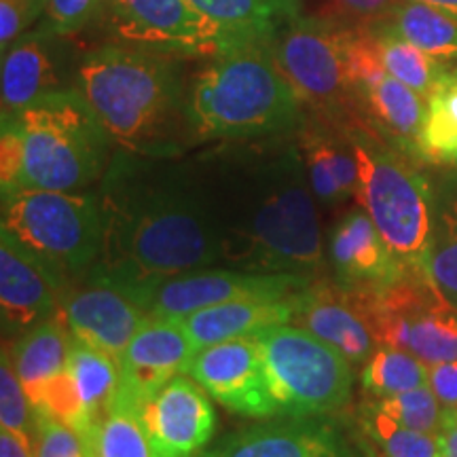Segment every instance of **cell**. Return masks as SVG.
<instances>
[{
	"label": "cell",
	"instance_id": "6da1fadb",
	"mask_svg": "<svg viewBox=\"0 0 457 457\" xmlns=\"http://www.w3.org/2000/svg\"><path fill=\"white\" fill-rule=\"evenodd\" d=\"M288 136L220 142L193 162L220 265L303 278L322 267L316 195Z\"/></svg>",
	"mask_w": 457,
	"mask_h": 457
},
{
	"label": "cell",
	"instance_id": "7a4b0ae2",
	"mask_svg": "<svg viewBox=\"0 0 457 457\" xmlns=\"http://www.w3.org/2000/svg\"><path fill=\"white\" fill-rule=\"evenodd\" d=\"M98 197L102 245L89 276L134 290L220 265L193 162L114 153Z\"/></svg>",
	"mask_w": 457,
	"mask_h": 457
},
{
	"label": "cell",
	"instance_id": "3957f363",
	"mask_svg": "<svg viewBox=\"0 0 457 457\" xmlns=\"http://www.w3.org/2000/svg\"><path fill=\"white\" fill-rule=\"evenodd\" d=\"M182 60L106 43L81 54L74 89L119 151L176 159L193 146Z\"/></svg>",
	"mask_w": 457,
	"mask_h": 457
},
{
	"label": "cell",
	"instance_id": "277c9868",
	"mask_svg": "<svg viewBox=\"0 0 457 457\" xmlns=\"http://www.w3.org/2000/svg\"><path fill=\"white\" fill-rule=\"evenodd\" d=\"M303 106L273 55L271 38L227 45L188 83L193 146L296 134L305 123Z\"/></svg>",
	"mask_w": 457,
	"mask_h": 457
},
{
	"label": "cell",
	"instance_id": "5b68a950",
	"mask_svg": "<svg viewBox=\"0 0 457 457\" xmlns=\"http://www.w3.org/2000/svg\"><path fill=\"white\" fill-rule=\"evenodd\" d=\"M24 136V187L85 191L104 179L112 138L77 89L9 114Z\"/></svg>",
	"mask_w": 457,
	"mask_h": 457
},
{
	"label": "cell",
	"instance_id": "8992f818",
	"mask_svg": "<svg viewBox=\"0 0 457 457\" xmlns=\"http://www.w3.org/2000/svg\"><path fill=\"white\" fill-rule=\"evenodd\" d=\"M360 168L356 199L394 256L409 271H421L430 248L436 197L424 176L364 128L345 129Z\"/></svg>",
	"mask_w": 457,
	"mask_h": 457
},
{
	"label": "cell",
	"instance_id": "52a82bcc",
	"mask_svg": "<svg viewBox=\"0 0 457 457\" xmlns=\"http://www.w3.org/2000/svg\"><path fill=\"white\" fill-rule=\"evenodd\" d=\"M66 278L91 270L102 245L98 193L21 187L3 195V228Z\"/></svg>",
	"mask_w": 457,
	"mask_h": 457
},
{
	"label": "cell",
	"instance_id": "ba28073f",
	"mask_svg": "<svg viewBox=\"0 0 457 457\" xmlns=\"http://www.w3.org/2000/svg\"><path fill=\"white\" fill-rule=\"evenodd\" d=\"M350 24L299 15L273 34L271 49L301 102L322 121L352 128L360 106L350 74Z\"/></svg>",
	"mask_w": 457,
	"mask_h": 457
},
{
	"label": "cell",
	"instance_id": "9c48e42d",
	"mask_svg": "<svg viewBox=\"0 0 457 457\" xmlns=\"http://www.w3.org/2000/svg\"><path fill=\"white\" fill-rule=\"evenodd\" d=\"M278 415L322 417L352 396L350 360L327 341L296 324L254 333Z\"/></svg>",
	"mask_w": 457,
	"mask_h": 457
},
{
	"label": "cell",
	"instance_id": "30bf717a",
	"mask_svg": "<svg viewBox=\"0 0 457 457\" xmlns=\"http://www.w3.org/2000/svg\"><path fill=\"white\" fill-rule=\"evenodd\" d=\"M350 295L381 345L413 353L430 367L457 360V310L421 271L377 293Z\"/></svg>",
	"mask_w": 457,
	"mask_h": 457
},
{
	"label": "cell",
	"instance_id": "8fae6325",
	"mask_svg": "<svg viewBox=\"0 0 457 457\" xmlns=\"http://www.w3.org/2000/svg\"><path fill=\"white\" fill-rule=\"evenodd\" d=\"M102 24L111 43L174 60H208L242 41L191 0H106Z\"/></svg>",
	"mask_w": 457,
	"mask_h": 457
},
{
	"label": "cell",
	"instance_id": "7c38bea8",
	"mask_svg": "<svg viewBox=\"0 0 457 457\" xmlns=\"http://www.w3.org/2000/svg\"><path fill=\"white\" fill-rule=\"evenodd\" d=\"M310 288V278L293 273H259L236 267H204L125 290L148 318H185L204 307L237 299H276Z\"/></svg>",
	"mask_w": 457,
	"mask_h": 457
},
{
	"label": "cell",
	"instance_id": "4fadbf2b",
	"mask_svg": "<svg viewBox=\"0 0 457 457\" xmlns=\"http://www.w3.org/2000/svg\"><path fill=\"white\" fill-rule=\"evenodd\" d=\"M68 38L37 21L3 54V114L20 112L57 91L74 89L81 55Z\"/></svg>",
	"mask_w": 457,
	"mask_h": 457
},
{
	"label": "cell",
	"instance_id": "5bb4252c",
	"mask_svg": "<svg viewBox=\"0 0 457 457\" xmlns=\"http://www.w3.org/2000/svg\"><path fill=\"white\" fill-rule=\"evenodd\" d=\"M185 375L193 377L231 413L253 420L278 415L254 335L202 347L191 358Z\"/></svg>",
	"mask_w": 457,
	"mask_h": 457
},
{
	"label": "cell",
	"instance_id": "9a60e30c",
	"mask_svg": "<svg viewBox=\"0 0 457 457\" xmlns=\"http://www.w3.org/2000/svg\"><path fill=\"white\" fill-rule=\"evenodd\" d=\"M195 347L176 318H146L119 360V390L112 403L142 409L159 390L182 375Z\"/></svg>",
	"mask_w": 457,
	"mask_h": 457
},
{
	"label": "cell",
	"instance_id": "2e32d148",
	"mask_svg": "<svg viewBox=\"0 0 457 457\" xmlns=\"http://www.w3.org/2000/svg\"><path fill=\"white\" fill-rule=\"evenodd\" d=\"M140 420L155 457H193L212 438L216 411L204 387L182 373L145 403Z\"/></svg>",
	"mask_w": 457,
	"mask_h": 457
},
{
	"label": "cell",
	"instance_id": "e0dca14e",
	"mask_svg": "<svg viewBox=\"0 0 457 457\" xmlns=\"http://www.w3.org/2000/svg\"><path fill=\"white\" fill-rule=\"evenodd\" d=\"M60 316L74 341L106 352L117 362L148 318L123 288L96 276L66 296Z\"/></svg>",
	"mask_w": 457,
	"mask_h": 457
},
{
	"label": "cell",
	"instance_id": "ac0fdd59",
	"mask_svg": "<svg viewBox=\"0 0 457 457\" xmlns=\"http://www.w3.org/2000/svg\"><path fill=\"white\" fill-rule=\"evenodd\" d=\"M57 276L41 256L0 231V316L4 333H26L57 316L60 288Z\"/></svg>",
	"mask_w": 457,
	"mask_h": 457
},
{
	"label": "cell",
	"instance_id": "d6986e66",
	"mask_svg": "<svg viewBox=\"0 0 457 457\" xmlns=\"http://www.w3.org/2000/svg\"><path fill=\"white\" fill-rule=\"evenodd\" d=\"M195 457H356L343 432L322 417H288L222 438Z\"/></svg>",
	"mask_w": 457,
	"mask_h": 457
},
{
	"label": "cell",
	"instance_id": "ffe728a7",
	"mask_svg": "<svg viewBox=\"0 0 457 457\" xmlns=\"http://www.w3.org/2000/svg\"><path fill=\"white\" fill-rule=\"evenodd\" d=\"M328 254L343 288L356 293H377L409 273L367 212H350L337 222L330 233Z\"/></svg>",
	"mask_w": 457,
	"mask_h": 457
},
{
	"label": "cell",
	"instance_id": "44dd1931",
	"mask_svg": "<svg viewBox=\"0 0 457 457\" xmlns=\"http://www.w3.org/2000/svg\"><path fill=\"white\" fill-rule=\"evenodd\" d=\"M301 295L276 296V299H237L220 303V305L204 307V310L176 318L187 330L193 347L214 345V343L250 337L259 330L288 324L299 310Z\"/></svg>",
	"mask_w": 457,
	"mask_h": 457
},
{
	"label": "cell",
	"instance_id": "7402d4cb",
	"mask_svg": "<svg viewBox=\"0 0 457 457\" xmlns=\"http://www.w3.org/2000/svg\"><path fill=\"white\" fill-rule=\"evenodd\" d=\"M335 128L320 119L313 125L305 121L299 129V146L312 191L318 202L328 205L356 197L360 188L356 151L347 131H335Z\"/></svg>",
	"mask_w": 457,
	"mask_h": 457
},
{
	"label": "cell",
	"instance_id": "603a6c76",
	"mask_svg": "<svg viewBox=\"0 0 457 457\" xmlns=\"http://www.w3.org/2000/svg\"><path fill=\"white\" fill-rule=\"evenodd\" d=\"M296 324L339 350L352 364H362L373 356L375 335L360 313L356 301L330 299L327 295H301Z\"/></svg>",
	"mask_w": 457,
	"mask_h": 457
},
{
	"label": "cell",
	"instance_id": "cb8c5ba5",
	"mask_svg": "<svg viewBox=\"0 0 457 457\" xmlns=\"http://www.w3.org/2000/svg\"><path fill=\"white\" fill-rule=\"evenodd\" d=\"M358 100L360 106L367 108L373 121L384 129V134L398 142L400 148L421 155L420 138L426 119L424 96L384 72L358 87Z\"/></svg>",
	"mask_w": 457,
	"mask_h": 457
},
{
	"label": "cell",
	"instance_id": "d4e9b609",
	"mask_svg": "<svg viewBox=\"0 0 457 457\" xmlns=\"http://www.w3.org/2000/svg\"><path fill=\"white\" fill-rule=\"evenodd\" d=\"M72 337L60 313L26 330L11 353L21 386L34 403L38 392L68 367Z\"/></svg>",
	"mask_w": 457,
	"mask_h": 457
},
{
	"label": "cell",
	"instance_id": "484cf974",
	"mask_svg": "<svg viewBox=\"0 0 457 457\" xmlns=\"http://www.w3.org/2000/svg\"><path fill=\"white\" fill-rule=\"evenodd\" d=\"M205 17L233 37L273 38L279 28L303 15V0H191Z\"/></svg>",
	"mask_w": 457,
	"mask_h": 457
},
{
	"label": "cell",
	"instance_id": "4316f807",
	"mask_svg": "<svg viewBox=\"0 0 457 457\" xmlns=\"http://www.w3.org/2000/svg\"><path fill=\"white\" fill-rule=\"evenodd\" d=\"M379 24L438 60L457 57V17L441 9L420 0H400L390 15L379 20Z\"/></svg>",
	"mask_w": 457,
	"mask_h": 457
},
{
	"label": "cell",
	"instance_id": "83f0119b",
	"mask_svg": "<svg viewBox=\"0 0 457 457\" xmlns=\"http://www.w3.org/2000/svg\"><path fill=\"white\" fill-rule=\"evenodd\" d=\"M66 369L77 386L79 396H81L85 417L94 426L100 417L106 415L117 396L119 377H121L119 362L106 352L72 339Z\"/></svg>",
	"mask_w": 457,
	"mask_h": 457
},
{
	"label": "cell",
	"instance_id": "f1b7e54d",
	"mask_svg": "<svg viewBox=\"0 0 457 457\" xmlns=\"http://www.w3.org/2000/svg\"><path fill=\"white\" fill-rule=\"evenodd\" d=\"M369 28L373 30L377 45H379L381 64H384L386 72L420 96H424L426 100L430 98L432 91L438 87L445 74L449 72L441 64V60L415 47L413 43H409L407 38H403L379 21L369 24Z\"/></svg>",
	"mask_w": 457,
	"mask_h": 457
},
{
	"label": "cell",
	"instance_id": "f546056e",
	"mask_svg": "<svg viewBox=\"0 0 457 457\" xmlns=\"http://www.w3.org/2000/svg\"><path fill=\"white\" fill-rule=\"evenodd\" d=\"M421 273L457 310V191L436 199V219Z\"/></svg>",
	"mask_w": 457,
	"mask_h": 457
},
{
	"label": "cell",
	"instance_id": "4dcf8cb0",
	"mask_svg": "<svg viewBox=\"0 0 457 457\" xmlns=\"http://www.w3.org/2000/svg\"><path fill=\"white\" fill-rule=\"evenodd\" d=\"M83 438L87 457H155L140 411L129 404L112 403Z\"/></svg>",
	"mask_w": 457,
	"mask_h": 457
},
{
	"label": "cell",
	"instance_id": "1f68e13d",
	"mask_svg": "<svg viewBox=\"0 0 457 457\" xmlns=\"http://www.w3.org/2000/svg\"><path fill=\"white\" fill-rule=\"evenodd\" d=\"M421 157L455 163L457 159V68L445 74L426 100V119L420 138Z\"/></svg>",
	"mask_w": 457,
	"mask_h": 457
},
{
	"label": "cell",
	"instance_id": "d6a6232c",
	"mask_svg": "<svg viewBox=\"0 0 457 457\" xmlns=\"http://www.w3.org/2000/svg\"><path fill=\"white\" fill-rule=\"evenodd\" d=\"M430 364L398 347L381 345L362 369V386L377 398H390L428 386Z\"/></svg>",
	"mask_w": 457,
	"mask_h": 457
},
{
	"label": "cell",
	"instance_id": "836d02e7",
	"mask_svg": "<svg viewBox=\"0 0 457 457\" xmlns=\"http://www.w3.org/2000/svg\"><path fill=\"white\" fill-rule=\"evenodd\" d=\"M362 430L384 457H443L438 434L411 430L398 424L377 403L362 409Z\"/></svg>",
	"mask_w": 457,
	"mask_h": 457
},
{
	"label": "cell",
	"instance_id": "e575fe53",
	"mask_svg": "<svg viewBox=\"0 0 457 457\" xmlns=\"http://www.w3.org/2000/svg\"><path fill=\"white\" fill-rule=\"evenodd\" d=\"M377 404L398 424L407 426L411 430L438 434L443 428L445 409L430 386L415 387V390L398 394V396L379 398Z\"/></svg>",
	"mask_w": 457,
	"mask_h": 457
},
{
	"label": "cell",
	"instance_id": "d590c367",
	"mask_svg": "<svg viewBox=\"0 0 457 457\" xmlns=\"http://www.w3.org/2000/svg\"><path fill=\"white\" fill-rule=\"evenodd\" d=\"M104 9L106 0H45L38 21L62 37H74L102 21Z\"/></svg>",
	"mask_w": 457,
	"mask_h": 457
},
{
	"label": "cell",
	"instance_id": "8d00e7d4",
	"mask_svg": "<svg viewBox=\"0 0 457 457\" xmlns=\"http://www.w3.org/2000/svg\"><path fill=\"white\" fill-rule=\"evenodd\" d=\"M32 411L34 428H37L34 457H87V445L81 432L47 415L45 411Z\"/></svg>",
	"mask_w": 457,
	"mask_h": 457
},
{
	"label": "cell",
	"instance_id": "74e56055",
	"mask_svg": "<svg viewBox=\"0 0 457 457\" xmlns=\"http://www.w3.org/2000/svg\"><path fill=\"white\" fill-rule=\"evenodd\" d=\"M30 398L21 386L13 360L3 352V364H0V424L4 430H11L20 436L28 438L30 428Z\"/></svg>",
	"mask_w": 457,
	"mask_h": 457
},
{
	"label": "cell",
	"instance_id": "f35d334b",
	"mask_svg": "<svg viewBox=\"0 0 457 457\" xmlns=\"http://www.w3.org/2000/svg\"><path fill=\"white\" fill-rule=\"evenodd\" d=\"M0 185H3V195L24 187V136L9 114H3V134H0Z\"/></svg>",
	"mask_w": 457,
	"mask_h": 457
},
{
	"label": "cell",
	"instance_id": "ab89813d",
	"mask_svg": "<svg viewBox=\"0 0 457 457\" xmlns=\"http://www.w3.org/2000/svg\"><path fill=\"white\" fill-rule=\"evenodd\" d=\"M45 0H0V51L7 54L17 38L43 15Z\"/></svg>",
	"mask_w": 457,
	"mask_h": 457
},
{
	"label": "cell",
	"instance_id": "60d3db41",
	"mask_svg": "<svg viewBox=\"0 0 457 457\" xmlns=\"http://www.w3.org/2000/svg\"><path fill=\"white\" fill-rule=\"evenodd\" d=\"M400 0H328L337 21L350 26H369L392 13ZM330 13L327 17H330Z\"/></svg>",
	"mask_w": 457,
	"mask_h": 457
},
{
	"label": "cell",
	"instance_id": "b9f144b4",
	"mask_svg": "<svg viewBox=\"0 0 457 457\" xmlns=\"http://www.w3.org/2000/svg\"><path fill=\"white\" fill-rule=\"evenodd\" d=\"M428 386L441 400L445 411H457V360L432 364Z\"/></svg>",
	"mask_w": 457,
	"mask_h": 457
},
{
	"label": "cell",
	"instance_id": "7bdbcfd3",
	"mask_svg": "<svg viewBox=\"0 0 457 457\" xmlns=\"http://www.w3.org/2000/svg\"><path fill=\"white\" fill-rule=\"evenodd\" d=\"M0 457H34L30 441L3 428V432H0Z\"/></svg>",
	"mask_w": 457,
	"mask_h": 457
},
{
	"label": "cell",
	"instance_id": "ee69618b",
	"mask_svg": "<svg viewBox=\"0 0 457 457\" xmlns=\"http://www.w3.org/2000/svg\"><path fill=\"white\" fill-rule=\"evenodd\" d=\"M441 436L443 457H457V411H445Z\"/></svg>",
	"mask_w": 457,
	"mask_h": 457
},
{
	"label": "cell",
	"instance_id": "f6af8a7d",
	"mask_svg": "<svg viewBox=\"0 0 457 457\" xmlns=\"http://www.w3.org/2000/svg\"><path fill=\"white\" fill-rule=\"evenodd\" d=\"M420 3H426L430 7H436L445 11V13L457 17V0H420Z\"/></svg>",
	"mask_w": 457,
	"mask_h": 457
}]
</instances>
